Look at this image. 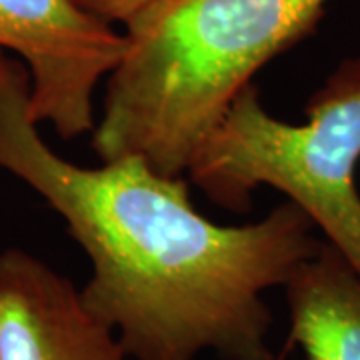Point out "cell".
Segmentation results:
<instances>
[{"label": "cell", "mask_w": 360, "mask_h": 360, "mask_svg": "<svg viewBox=\"0 0 360 360\" xmlns=\"http://www.w3.org/2000/svg\"><path fill=\"white\" fill-rule=\"evenodd\" d=\"M30 77L0 51V170L60 214L92 266L80 295L132 360H274L270 288L319 252L312 220L290 200L258 222L220 226L188 182L139 156L78 167L40 136Z\"/></svg>", "instance_id": "6da1fadb"}, {"label": "cell", "mask_w": 360, "mask_h": 360, "mask_svg": "<svg viewBox=\"0 0 360 360\" xmlns=\"http://www.w3.org/2000/svg\"><path fill=\"white\" fill-rule=\"evenodd\" d=\"M330 0H155L127 26L92 148L182 176L272 58L309 39Z\"/></svg>", "instance_id": "7a4b0ae2"}, {"label": "cell", "mask_w": 360, "mask_h": 360, "mask_svg": "<svg viewBox=\"0 0 360 360\" xmlns=\"http://www.w3.org/2000/svg\"><path fill=\"white\" fill-rule=\"evenodd\" d=\"M307 120L288 124L248 84L188 167L191 184L232 212L258 186L286 194L360 276V56L345 58L314 90Z\"/></svg>", "instance_id": "3957f363"}, {"label": "cell", "mask_w": 360, "mask_h": 360, "mask_svg": "<svg viewBox=\"0 0 360 360\" xmlns=\"http://www.w3.org/2000/svg\"><path fill=\"white\" fill-rule=\"evenodd\" d=\"M0 51L30 77V115L65 141L92 132L94 90L127 51V37L75 0H0Z\"/></svg>", "instance_id": "277c9868"}, {"label": "cell", "mask_w": 360, "mask_h": 360, "mask_svg": "<svg viewBox=\"0 0 360 360\" xmlns=\"http://www.w3.org/2000/svg\"><path fill=\"white\" fill-rule=\"evenodd\" d=\"M66 276L22 248L0 252V360H127Z\"/></svg>", "instance_id": "5b68a950"}, {"label": "cell", "mask_w": 360, "mask_h": 360, "mask_svg": "<svg viewBox=\"0 0 360 360\" xmlns=\"http://www.w3.org/2000/svg\"><path fill=\"white\" fill-rule=\"evenodd\" d=\"M290 336L307 360H360V276L322 243L284 284Z\"/></svg>", "instance_id": "8992f818"}, {"label": "cell", "mask_w": 360, "mask_h": 360, "mask_svg": "<svg viewBox=\"0 0 360 360\" xmlns=\"http://www.w3.org/2000/svg\"><path fill=\"white\" fill-rule=\"evenodd\" d=\"M84 13L101 18L104 22H122L129 25L130 20L148 8L155 0H75Z\"/></svg>", "instance_id": "52a82bcc"}, {"label": "cell", "mask_w": 360, "mask_h": 360, "mask_svg": "<svg viewBox=\"0 0 360 360\" xmlns=\"http://www.w3.org/2000/svg\"><path fill=\"white\" fill-rule=\"evenodd\" d=\"M274 360H278V359H274Z\"/></svg>", "instance_id": "ba28073f"}]
</instances>
